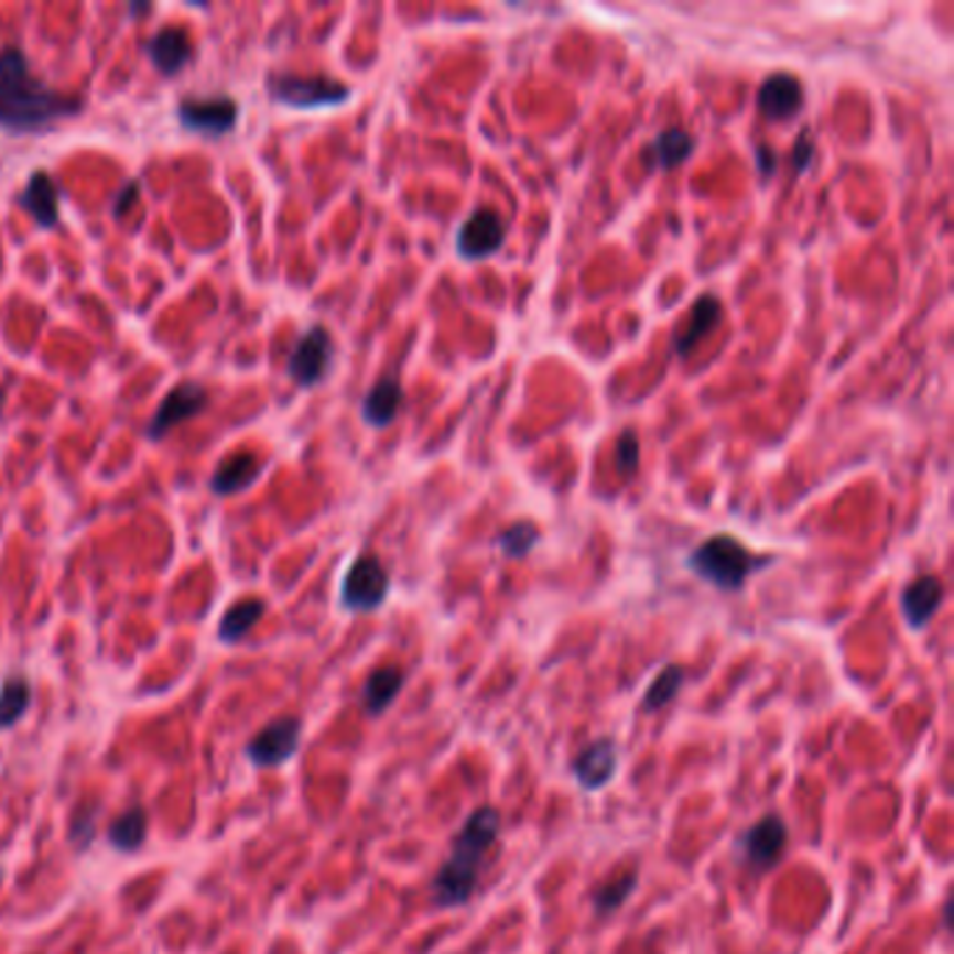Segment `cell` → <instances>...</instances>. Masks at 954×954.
<instances>
[{"label":"cell","mask_w":954,"mask_h":954,"mask_svg":"<svg viewBox=\"0 0 954 954\" xmlns=\"http://www.w3.org/2000/svg\"><path fill=\"white\" fill-rule=\"evenodd\" d=\"M79 96L54 90L31 74L29 56L20 48L0 51V127L12 132H43L56 121L79 116Z\"/></svg>","instance_id":"6da1fadb"},{"label":"cell","mask_w":954,"mask_h":954,"mask_svg":"<svg viewBox=\"0 0 954 954\" xmlns=\"http://www.w3.org/2000/svg\"><path fill=\"white\" fill-rule=\"evenodd\" d=\"M499 809H474V815L456 832L454 843H451L448 859H445L443 868L434 874L432 885H429L434 907H440V910H454V907H465L474 899L476 888H479L481 865H485L487 854L492 852V845L499 839Z\"/></svg>","instance_id":"7a4b0ae2"},{"label":"cell","mask_w":954,"mask_h":954,"mask_svg":"<svg viewBox=\"0 0 954 954\" xmlns=\"http://www.w3.org/2000/svg\"><path fill=\"white\" fill-rule=\"evenodd\" d=\"M770 563L772 557H756L734 535H712L689 554V568L719 590H739L750 574Z\"/></svg>","instance_id":"3957f363"},{"label":"cell","mask_w":954,"mask_h":954,"mask_svg":"<svg viewBox=\"0 0 954 954\" xmlns=\"http://www.w3.org/2000/svg\"><path fill=\"white\" fill-rule=\"evenodd\" d=\"M267 90L274 101L297 107V110H316V107H336L350 98V87L328 76H294L272 74L267 79Z\"/></svg>","instance_id":"277c9868"},{"label":"cell","mask_w":954,"mask_h":954,"mask_svg":"<svg viewBox=\"0 0 954 954\" xmlns=\"http://www.w3.org/2000/svg\"><path fill=\"white\" fill-rule=\"evenodd\" d=\"M387 594H390V574L383 563L376 554H361L342 579L339 599L342 608L350 614H370L381 608Z\"/></svg>","instance_id":"5b68a950"},{"label":"cell","mask_w":954,"mask_h":954,"mask_svg":"<svg viewBox=\"0 0 954 954\" xmlns=\"http://www.w3.org/2000/svg\"><path fill=\"white\" fill-rule=\"evenodd\" d=\"M787 843H790V828H787L781 815H765L759 823L745 828L739 837V859L745 868L754 874H765V870L776 868L779 859L784 857Z\"/></svg>","instance_id":"8992f818"},{"label":"cell","mask_w":954,"mask_h":954,"mask_svg":"<svg viewBox=\"0 0 954 954\" xmlns=\"http://www.w3.org/2000/svg\"><path fill=\"white\" fill-rule=\"evenodd\" d=\"M334 339H330L328 328L323 325H314V328L305 330V336H300V342L294 345L292 356H289V376L294 378L297 387H316L330 372L334 365Z\"/></svg>","instance_id":"52a82bcc"},{"label":"cell","mask_w":954,"mask_h":954,"mask_svg":"<svg viewBox=\"0 0 954 954\" xmlns=\"http://www.w3.org/2000/svg\"><path fill=\"white\" fill-rule=\"evenodd\" d=\"M303 723L297 717H278L263 730H258L247 745V756L256 767H280L286 765L300 748Z\"/></svg>","instance_id":"ba28073f"},{"label":"cell","mask_w":954,"mask_h":954,"mask_svg":"<svg viewBox=\"0 0 954 954\" xmlns=\"http://www.w3.org/2000/svg\"><path fill=\"white\" fill-rule=\"evenodd\" d=\"M507 225L492 207H479L468 219L463 221L459 232H456V252L465 261H481L490 258L492 252H499L505 243Z\"/></svg>","instance_id":"9c48e42d"},{"label":"cell","mask_w":954,"mask_h":954,"mask_svg":"<svg viewBox=\"0 0 954 954\" xmlns=\"http://www.w3.org/2000/svg\"><path fill=\"white\" fill-rule=\"evenodd\" d=\"M176 116L183 121V127L194 129V132L221 134L230 132L238 121V104L230 96H214V98H185L176 107Z\"/></svg>","instance_id":"30bf717a"},{"label":"cell","mask_w":954,"mask_h":954,"mask_svg":"<svg viewBox=\"0 0 954 954\" xmlns=\"http://www.w3.org/2000/svg\"><path fill=\"white\" fill-rule=\"evenodd\" d=\"M619 772V748L610 736L590 741L572 761V776L585 792L605 790Z\"/></svg>","instance_id":"8fae6325"},{"label":"cell","mask_w":954,"mask_h":954,"mask_svg":"<svg viewBox=\"0 0 954 954\" xmlns=\"http://www.w3.org/2000/svg\"><path fill=\"white\" fill-rule=\"evenodd\" d=\"M205 406L207 392L202 383H180V387H174V390L163 398L160 409L154 412L152 423H149V437H165V434L174 426H180L183 420H191L199 412H205Z\"/></svg>","instance_id":"7c38bea8"},{"label":"cell","mask_w":954,"mask_h":954,"mask_svg":"<svg viewBox=\"0 0 954 954\" xmlns=\"http://www.w3.org/2000/svg\"><path fill=\"white\" fill-rule=\"evenodd\" d=\"M943 583L935 574H924V577L912 579L904 590H901V616L912 630H924L937 614L943 603Z\"/></svg>","instance_id":"4fadbf2b"},{"label":"cell","mask_w":954,"mask_h":954,"mask_svg":"<svg viewBox=\"0 0 954 954\" xmlns=\"http://www.w3.org/2000/svg\"><path fill=\"white\" fill-rule=\"evenodd\" d=\"M759 110L772 121H787L803 107V85L792 74H772L767 76L765 85L759 87Z\"/></svg>","instance_id":"5bb4252c"},{"label":"cell","mask_w":954,"mask_h":954,"mask_svg":"<svg viewBox=\"0 0 954 954\" xmlns=\"http://www.w3.org/2000/svg\"><path fill=\"white\" fill-rule=\"evenodd\" d=\"M719 319H723V303H719L714 294H703V297H700L697 303L692 305V311H689V316L683 319L681 328L675 330V353L677 356H681V359H686L689 353H692L694 347H697L700 342L705 339V336L717 328Z\"/></svg>","instance_id":"9a60e30c"},{"label":"cell","mask_w":954,"mask_h":954,"mask_svg":"<svg viewBox=\"0 0 954 954\" xmlns=\"http://www.w3.org/2000/svg\"><path fill=\"white\" fill-rule=\"evenodd\" d=\"M149 56H152L154 67H158L163 76H176L194 59V45H191L188 31H183L180 25H169V29H160L147 45Z\"/></svg>","instance_id":"2e32d148"},{"label":"cell","mask_w":954,"mask_h":954,"mask_svg":"<svg viewBox=\"0 0 954 954\" xmlns=\"http://www.w3.org/2000/svg\"><path fill=\"white\" fill-rule=\"evenodd\" d=\"M20 202H23V207L34 216L40 227L59 225V185L54 183V176L48 171H34L31 174Z\"/></svg>","instance_id":"e0dca14e"},{"label":"cell","mask_w":954,"mask_h":954,"mask_svg":"<svg viewBox=\"0 0 954 954\" xmlns=\"http://www.w3.org/2000/svg\"><path fill=\"white\" fill-rule=\"evenodd\" d=\"M258 476H261V459L250 451H238L216 468L210 490L219 492V496H236V492L247 490Z\"/></svg>","instance_id":"ac0fdd59"},{"label":"cell","mask_w":954,"mask_h":954,"mask_svg":"<svg viewBox=\"0 0 954 954\" xmlns=\"http://www.w3.org/2000/svg\"><path fill=\"white\" fill-rule=\"evenodd\" d=\"M403 406V387L398 378H381L361 401V418L370 426H390Z\"/></svg>","instance_id":"d6986e66"},{"label":"cell","mask_w":954,"mask_h":954,"mask_svg":"<svg viewBox=\"0 0 954 954\" xmlns=\"http://www.w3.org/2000/svg\"><path fill=\"white\" fill-rule=\"evenodd\" d=\"M403 681H406V675H403L401 666L376 669L365 681V689H361V708H365L370 717H381V714L395 703L398 694H401Z\"/></svg>","instance_id":"ffe728a7"},{"label":"cell","mask_w":954,"mask_h":954,"mask_svg":"<svg viewBox=\"0 0 954 954\" xmlns=\"http://www.w3.org/2000/svg\"><path fill=\"white\" fill-rule=\"evenodd\" d=\"M147 834H149L147 809L129 806L123 809L121 815H118L110 826H107V843H110L112 848H118V852L129 854V852H138L140 845L147 843Z\"/></svg>","instance_id":"44dd1931"},{"label":"cell","mask_w":954,"mask_h":954,"mask_svg":"<svg viewBox=\"0 0 954 954\" xmlns=\"http://www.w3.org/2000/svg\"><path fill=\"white\" fill-rule=\"evenodd\" d=\"M263 614H267L263 599H238V603L232 605V608H227L225 616H221L219 639L227 641V644H236V641H241L243 636L263 619Z\"/></svg>","instance_id":"7402d4cb"},{"label":"cell","mask_w":954,"mask_h":954,"mask_svg":"<svg viewBox=\"0 0 954 954\" xmlns=\"http://www.w3.org/2000/svg\"><path fill=\"white\" fill-rule=\"evenodd\" d=\"M650 152L661 169H675V165L686 163V160L692 158L694 138L681 127L663 129V132L652 140Z\"/></svg>","instance_id":"603a6c76"},{"label":"cell","mask_w":954,"mask_h":954,"mask_svg":"<svg viewBox=\"0 0 954 954\" xmlns=\"http://www.w3.org/2000/svg\"><path fill=\"white\" fill-rule=\"evenodd\" d=\"M31 705V683L23 675H12L0 686V730L14 728Z\"/></svg>","instance_id":"cb8c5ba5"},{"label":"cell","mask_w":954,"mask_h":954,"mask_svg":"<svg viewBox=\"0 0 954 954\" xmlns=\"http://www.w3.org/2000/svg\"><path fill=\"white\" fill-rule=\"evenodd\" d=\"M683 683H686V669L677 666V663H669V666H663L661 672L655 675V681L650 683V689L644 692V700H641V705H644V712H661L663 705H669L672 700L681 694Z\"/></svg>","instance_id":"d4e9b609"},{"label":"cell","mask_w":954,"mask_h":954,"mask_svg":"<svg viewBox=\"0 0 954 954\" xmlns=\"http://www.w3.org/2000/svg\"><path fill=\"white\" fill-rule=\"evenodd\" d=\"M636 885H639V874H636V870H627V874H621L619 879H614L610 885H603V888L594 893L596 915H614L616 910H621V904L636 893Z\"/></svg>","instance_id":"484cf974"},{"label":"cell","mask_w":954,"mask_h":954,"mask_svg":"<svg viewBox=\"0 0 954 954\" xmlns=\"http://www.w3.org/2000/svg\"><path fill=\"white\" fill-rule=\"evenodd\" d=\"M538 541H541V532H538L535 523L529 521H516L499 532V546L510 560L527 557L538 546Z\"/></svg>","instance_id":"4316f807"},{"label":"cell","mask_w":954,"mask_h":954,"mask_svg":"<svg viewBox=\"0 0 954 954\" xmlns=\"http://www.w3.org/2000/svg\"><path fill=\"white\" fill-rule=\"evenodd\" d=\"M639 437H636V432H630V429L621 432L619 440H616V470H619L625 479H632L636 470H639Z\"/></svg>","instance_id":"83f0119b"},{"label":"cell","mask_w":954,"mask_h":954,"mask_svg":"<svg viewBox=\"0 0 954 954\" xmlns=\"http://www.w3.org/2000/svg\"><path fill=\"white\" fill-rule=\"evenodd\" d=\"M93 837H96V817L85 815V812H76L74 823H71V843H74L76 848H85Z\"/></svg>","instance_id":"f1b7e54d"},{"label":"cell","mask_w":954,"mask_h":954,"mask_svg":"<svg viewBox=\"0 0 954 954\" xmlns=\"http://www.w3.org/2000/svg\"><path fill=\"white\" fill-rule=\"evenodd\" d=\"M812 158H815V140L809 138V134H801L795 149H792V169L801 174V171H806V165L812 163Z\"/></svg>","instance_id":"f546056e"},{"label":"cell","mask_w":954,"mask_h":954,"mask_svg":"<svg viewBox=\"0 0 954 954\" xmlns=\"http://www.w3.org/2000/svg\"><path fill=\"white\" fill-rule=\"evenodd\" d=\"M138 196H140V185L134 183H127L121 188V194L116 196V205H112V214L116 216H123L129 210V207H134V202H138Z\"/></svg>","instance_id":"4dcf8cb0"},{"label":"cell","mask_w":954,"mask_h":954,"mask_svg":"<svg viewBox=\"0 0 954 954\" xmlns=\"http://www.w3.org/2000/svg\"><path fill=\"white\" fill-rule=\"evenodd\" d=\"M756 163H759V174L761 176H770L772 169H776V154L770 152V149L761 143V147H756Z\"/></svg>","instance_id":"1f68e13d"},{"label":"cell","mask_w":954,"mask_h":954,"mask_svg":"<svg viewBox=\"0 0 954 954\" xmlns=\"http://www.w3.org/2000/svg\"><path fill=\"white\" fill-rule=\"evenodd\" d=\"M0 885H3V870H0Z\"/></svg>","instance_id":"d6a6232c"}]
</instances>
